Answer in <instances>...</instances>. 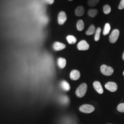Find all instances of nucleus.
Listing matches in <instances>:
<instances>
[{
    "label": "nucleus",
    "instance_id": "obj_28",
    "mask_svg": "<svg viewBox=\"0 0 124 124\" xmlns=\"http://www.w3.org/2000/svg\"></svg>",
    "mask_w": 124,
    "mask_h": 124
},
{
    "label": "nucleus",
    "instance_id": "obj_1",
    "mask_svg": "<svg viewBox=\"0 0 124 124\" xmlns=\"http://www.w3.org/2000/svg\"><path fill=\"white\" fill-rule=\"evenodd\" d=\"M87 85L86 83H82L77 88L76 91V95L78 98H82L86 93Z\"/></svg>",
    "mask_w": 124,
    "mask_h": 124
},
{
    "label": "nucleus",
    "instance_id": "obj_5",
    "mask_svg": "<svg viewBox=\"0 0 124 124\" xmlns=\"http://www.w3.org/2000/svg\"><path fill=\"white\" fill-rule=\"evenodd\" d=\"M89 47V45L85 40H81L77 45V48L80 51L87 50Z\"/></svg>",
    "mask_w": 124,
    "mask_h": 124
},
{
    "label": "nucleus",
    "instance_id": "obj_8",
    "mask_svg": "<svg viewBox=\"0 0 124 124\" xmlns=\"http://www.w3.org/2000/svg\"><path fill=\"white\" fill-rule=\"evenodd\" d=\"M66 47V45L59 42H55L53 45V49L56 51H59L64 49Z\"/></svg>",
    "mask_w": 124,
    "mask_h": 124
},
{
    "label": "nucleus",
    "instance_id": "obj_23",
    "mask_svg": "<svg viewBox=\"0 0 124 124\" xmlns=\"http://www.w3.org/2000/svg\"><path fill=\"white\" fill-rule=\"evenodd\" d=\"M118 8L121 10V9H124V0H121L120 2V5L118 7Z\"/></svg>",
    "mask_w": 124,
    "mask_h": 124
},
{
    "label": "nucleus",
    "instance_id": "obj_24",
    "mask_svg": "<svg viewBox=\"0 0 124 124\" xmlns=\"http://www.w3.org/2000/svg\"><path fill=\"white\" fill-rule=\"evenodd\" d=\"M44 0L46 3L49 4H53L54 2V0Z\"/></svg>",
    "mask_w": 124,
    "mask_h": 124
},
{
    "label": "nucleus",
    "instance_id": "obj_12",
    "mask_svg": "<svg viewBox=\"0 0 124 124\" xmlns=\"http://www.w3.org/2000/svg\"><path fill=\"white\" fill-rule=\"evenodd\" d=\"M58 66L61 69H63L66 65V60L62 58H59L58 60Z\"/></svg>",
    "mask_w": 124,
    "mask_h": 124
},
{
    "label": "nucleus",
    "instance_id": "obj_17",
    "mask_svg": "<svg viewBox=\"0 0 124 124\" xmlns=\"http://www.w3.org/2000/svg\"><path fill=\"white\" fill-rule=\"evenodd\" d=\"M84 23L82 20H79L77 23V28L79 31H82L84 29Z\"/></svg>",
    "mask_w": 124,
    "mask_h": 124
},
{
    "label": "nucleus",
    "instance_id": "obj_27",
    "mask_svg": "<svg viewBox=\"0 0 124 124\" xmlns=\"http://www.w3.org/2000/svg\"><path fill=\"white\" fill-rule=\"evenodd\" d=\"M123 75H124V71L123 72Z\"/></svg>",
    "mask_w": 124,
    "mask_h": 124
},
{
    "label": "nucleus",
    "instance_id": "obj_16",
    "mask_svg": "<svg viewBox=\"0 0 124 124\" xmlns=\"http://www.w3.org/2000/svg\"><path fill=\"white\" fill-rule=\"evenodd\" d=\"M110 29H111V27H110V24L109 23H106L103 29V35L104 36H106L108 34L110 31Z\"/></svg>",
    "mask_w": 124,
    "mask_h": 124
},
{
    "label": "nucleus",
    "instance_id": "obj_26",
    "mask_svg": "<svg viewBox=\"0 0 124 124\" xmlns=\"http://www.w3.org/2000/svg\"><path fill=\"white\" fill-rule=\"evenodd\" d=\"M69 1H72V0H69Z\"/></svg>",
    "mask_w": 124,
    "mask_h": 124
},
{
    "label": "nucleus",
    "instance_id": "obj_10",
    "mask_svg": "<svg viewBox=\"0 0 124 124\" xmlns=\"http://www.w3.org/2000/svg\"><path fill=\"white\" fill-rule=\"evenodd\" d=\"M80 72L77 70H73L70 74V78L71 80H76L80 79Z\"/></svg>",
    "mask_w": 124,
    "mask_h": 124
},
{
    "label": "nucleus",
    "instance_id": "obj_14",
    "mask_svg": "<svg viewBox=\"0 0 124 124\" xmlns=\"http://www.w3.org/2000/svg\"><path fill=\"white\" fill-rule=\"evenodd\" d=\"M96 31V29L95 26L93 24H92L89 28L88 30L86 31L85 34L87 36H91L95 33Z\"/></svg>",
    "mask_w": 124,
    "mask_h": 124
},
{
    "label": "nucleus",
    "instance_id": "obj_25",
    "mask_svg": "<svg viewBox=\"0 0 124 124\" xmlns=\"http://www.w3.org/2000/svg\"><path fill=\"white\" fill-rule=\"evenodd\" d=\"M122 58H123V59L124 60V52L123 54V55H122Z\"/></svg>",
    "mask_w": 124,
    "mask_h": 124
},
{
    "label": "nucleus",
    "instance_id": "obj_21",
    "mask_svg": "<svg viewBox=\"0 0 124 124\" xmlns=\"http://www.w3.org/2000/svg\"><path fill=\"white\" fill-rule=\"evenodd\" d=\"M111 7L108 5H106L103 8V12L105 14H108L111 12Z\"/></svg>",
    "mask_w": 124,
    "mask_h": 124
},
{
    "label": "nucleus",
    "instance_id": "obj_19",
    "mask_svg": "<svg viewBox=\"0 0 124 124\" xmlns=\"http://www.w3.org/2000/svg\"><path fill=\"white\" fill-rule=\"evenodd\" d=\"M98 13V10L97 9H90L88 11V14L90 17L94 18L95 17Z\"/></svg>",
    "mask_w": 124,
    "mask_h": 124
},
{
    "label": "nucleus",
    "instance_id": "obj_20",
    "mask_svg": "<svg viewBox=\"0 0 124 124\" xmlns=\"http://www.w3.org/2000/svg\"><path fill=\"white\" fill-rule=\"evenodd\" d=\"M100 0H88V5L91 7H94L98 5Z\"/></svg>",
    "mask_w": 124,
    "mask_h": 124
},
{
    "label": "nucleus",
    "instance_id": "obj_7",
    "mask_svg": "<svg viewBox=\"0 0 124 124\" xmlns=\"http://www.w3.org/2000/svg\"><path fill=\"white\" fill-rule=\"evenodd\" d=\"M67 19L66 14L63 12H60L58 16V23L59 25H63L66 22Z\"/></svg>",
    "mask_w": 124,
    "mask_h": 124
},
{
    "label": "nucleus",
    "instance_id": "obj_4",
    "mask_svg": "<svg viewBox=\"0 0 124 124\" xmlns=\"http://www.w3.org/2000/svg\"><path fill=\"white\" fill-rule=\"evenodd\" d=\"M120 35V31L118 29H115L111 32L109 40L111 43H115L118 40Z\"/></svg>",
    "mask_w": 124,
    "mask_h": 124
},
{
    "label": "nucleus",
    "instance_id": "obj_13",
    "mask_svg": "<svg viewBox=\"0 0 124 124\" xmlns=\"http://www.w3.org/2000/svg\"><path fill=\"white\" fill-rule=\"evenodd\" d=\"M60 85L62 88L65 91H69L70 89V86L69 83L65 80L62 81L60 83Z\"/></svg>",
    "mask_w": 124,
    "mask_h": 124
},
{
    "label": "nucleus",
    "instance_id": "obj_9",
    "mask_svg": "<svg viewBox=\"0 0 124 124\" xmlns=\"http://www.w3.org/2000/svg\"><path fill=\"white\" fill-rule=\"evenodd\" d=\"M93 87L98 93L101 94L103 93V90L100 82L98 81H94L93 83Z\"/></svg>",
    "mask_w": 124,
    "mask_h": 124
},
{
    "label": "nucleus",
    "instance_id": "obj_22",
    "mask_svg": "<svg viewBox=\"0 0 124 124\" xmlns=\"http://www.w3.org/2000/svg\"><path fill=\"white\" fill-rule=\"evenodd\" d=\"M117 110L121 113H124V103H120L117 108Z\"/></svg>",
    "mask_w": 124,
    "mask_h": 124
},
{
    "label": "nucleus",
    "instance_id": "obj_11",
    "mask_svg": "<svg viewBox=\"0 0 124 124\" xmlns=\"http://www.w3.org/2000/svg\"><path fill=\"white\" fill-rule=\"evenodd\" d=\"M85 13V9L82 6H79L75 9V14L76 16H82Z\"/></svg>",
    "mask_w": 124,
    "mask_h": 124
},
{
    "label": "nucleus",
    "instance_id": "obj_18",
    "mask_svg": "<svg viewBox=\"0 0 124 124\" xmlns=\"http://www.w3.org/2000/svg\"><path fill=\"white\" fill-rule=\"evenodd\" d=\"M101 28L100 27H98L95 33V37H94V39L96 41H98L100 38V34H101Z\"/></svg>",
    "mask_w": 124,
    "mask_h": 124
},
{
    "label": "nucleus",
    "instance_id": "obj_6",
    "mask_svg": "<svg viewBox=\"0 0 124 124\" xmlns=\"http://www.w3.org/2000/svg\"><path fill=\"white\" fill-rule=\"evenodd\" d=\"M105 88L111 92H115L117 89L118 86L117 84L114 82H108L105 85Z\"/></svg>",
    "mask_w": 124,
    "mask_h": 124
},
{
    "label": "nucleus",
    "instance_id": "obj_2",
    "mask_svg": "<svg viewBox=\"0 0 124 124\" xmlns=\"http://www.w3.org/2000/svg\"><path fill=\"white\" fill-rule=\"evenodd\" d=\"M100 70L103 75L106 76L111 75L114 73V69L112 67L105 64H103L101 66Z\"/></svg>",
    "mask_w": 124,
    "mask_h": 124
},
{
    "label": "nucleus",
    "instance_id": "obj_3",
    "mask_svg": "<svg viewBox=\"0 0 124 124\" xmlns=\"http://www.w3.org/2000/svg\"><path fill=\"white\" fill-rule=\"evenodd\" d=\"M79 109L81 112L86 114H89L94 111L95 108L92 105L85 104L80 107Z\"/></svg>",
    "mask_w": 124,
    "mask_h": 124
},
{
    "label": "nucleus",
    "instance_id": "obj_15",
    "mask_svg": "<svg viewBox=\"0 0 124 124\" xmlns=\"http://www.w3.org/2000/svg\"><path fill=\"white\" fill-rule=\"evenodd\" d=\"M66 39L70 44H74L77 41V39L75 36L71 35L67 36Z\"/></svg>",
    "mask_w": 124,
    "mask_h": 124
}]
</instances>
